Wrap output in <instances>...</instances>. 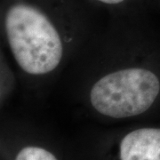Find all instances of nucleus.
<instances>
[{"label": "nucleus", "instance_id": "f257e3e1", "mask_svg": "<svg viewBox=\"0 0 160 160\" xmlns=\"http://www.w3.org/2000/svg\"><path fill=\"white\" fill-rule=\"evenodd\" d=\"M66 71L74 102L102 118H138L160 100V72L140 26L99 29Z\"/></svg>", "mask_w": 160, "mask_h": 160}, {"label": "nucleus", "instance_id": "7ed1b4c3", "mask_svg": "<svg viewBox=\"0 0 160 160\" xmlns=\"http://www.w3.org/2000/svg\"><path fill=\"white\" fill-rule=\"evenodd\" d=\"M15 160H58L54 154L40 146L28 145L18 151Z\"/></svg>", "mask_w": 160, "mask_h": 160}, {"label": "nucleus", "instance_id": "f03ea898", "mask_svg": "<svg viewBox=\"0 0 160 160\" xmlns=\"http://www.w3.org/2000/svg\"><path fill=\"white\" fill-rule=\"evenodd\" d=\"M119 160H160V128L141 127L127 132L118 144Z\"/></svg>", "mask_w": 160, "mask_h": 160}, {"label": "nucleus", "instance_id": "20e7f679", "mask_svg": "<svg viewBox=\"0 0 160 160\" xmlns=\"http://www.w3.org/2000/svg\"><path fill=\"white\" fill-rule=\"evenodd\" d=\"M98 3H101L103 4L105 6H118L122 4H124L126 0H94Z\"/></svg>", "mask_w": 160, "mask_h": 160}]
</instances>
